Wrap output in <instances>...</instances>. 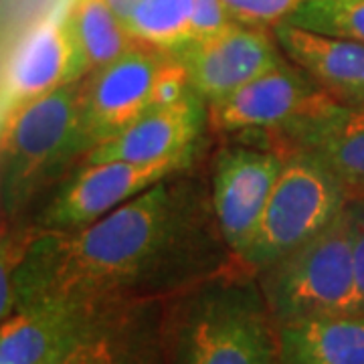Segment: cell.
<instances>
[{
  "label": "cell",
  "instance_id": "6da1fadb",
  "mask_svg": "<svg viewBox=\"0 0 364 364\" xmlns=\"http://www.w3.org/2000/svg\"><path fill=\"white\" fill-rule=\"evenodd\" d=\"M235 265L213 210L207 168L198 164L87 227H31L18 267L0 279V320L51 298L97 306L166 301Z\"/></svg>",
  "mask_w": 364,
  "mask_h": 364
},
{
  "label": "cell",
  "instance_id": "7a4b0ae2",
  "mask_svg": "<svg viewBox=\"0 0 364 364\" xmlns=\"http://www.w3.org/2000/svg\"><path fill=\"white\" fill-rule=\"evenodd\" d=\"M168 364H282L277 322L241 263L164 301Z\"/></svg>",
  "mask_w": 364,
  "mask_h": 364
},
{
  "label": "cell",
  "instance_id": "3957f363",
  "mask_svg": "<svg viewBox=\"0 0 364 364\" xmlns=\"http://www.w3.org/2000/svg\"><path fill=\"white\" fill-rule=\"evenodd\" d=\"M83 77L31 104L2 126L0 208L2 225H21L41 196L87 156L81 128Z\"/></svg>",
  "mask_w": 364,
  "mask_h": 364
},
{
  "label": "cell",
  "instance_id": "277c9868",
  "mask_svg": "<svg viewBox=\"0 0 364 364\" xmlns=\"http://www.w3.org/2000/svg\"><path fill=\"white\" fill-rule=\"evenodd\" d=\"M255 277L277 324L358 314L346 207L324 231Z\"/></svg>",
  "mask_w": 364,
  "mask_h": 364
},
{
  "label": "cell",
  "instance_id": "5b68a950",
  "mask_svg": "<svg viewBox=\"0 0 364 364\" xmlns=\"http://www.w3.org/2000/svg\"><path fill=\"white\" fill-rule=\"evenodd\" d=\"M348 198L346 188L316 160L287 154L255 235L239 263L251 273L269 267L324 231L344 210Z\"/></svg>",
  "mask_w": 364,
  "mask_h": 364
},
{
  "label": "cell",
  "instance_id": "8992f818",
  "mask_svg": "<svg viewBox=\"0 0 364 364\" xmlns=\"http://www.w3.org/2000/svg\"><path fill=\"white\" fill-rule=\"evenodd\" d=\"M205 150L164 162H95L79 164L51 193L43 196L28 217V225L39 231H73L100 221L112 210L142 195L156 182L176 172L200 164Z\"/></svg>",
  "mask_w": 364,
  "mask_h": 364
},
{
  "label": "cell",
  "instance_id": "52a82bcc",
  "mask_svg": "<svg viewBox=\"0 0 364 364\" xmlns=\"http://www.w3.org/2000/svg\"><path fill=\"white\" fill-rule=\"evenodd\" d=\"M237 138L272 148L284 158H312L346 188L348 196L364 195V107L336 104L322 91L286 124Z\"/></svg>",
  "mask_w": 364,
  "mask_h": 364
},
{
  "label": "cell",
  "instance_id": "ba28073f",
  "mask_svg": "<svg viewBox=\"0 0 364 364\" xmlns=\"http://www.w3.org/2000/svg\"><path fill=\"white\" fill-rule=\"evenodd\" d=\"M286 158L243 138H223L208 158L210 203L223 237L235 257L243 255L259 225Z\"/></svg>",
  "mask_w": 364,
  "mask_h": 364
},
{
  "label": "cell",
  "instance_id": "9c48e42d",
  "mask_svg": "<svg viewBox=\"0 0 364 364\" xmlns=\"http://www.w3.org/2000/svg\"><path fill=\"white\" fill-rule=\"evenodd\" d=\"M170 57L136 43L114 63L83 77L81 128L87 154L154 109V85Z\"/></svg>",
  "mask_w": 364,
  "mask_h": 364
},
{
  "label": "cell",
  "instance_id": "30bf717a",
  "mask_svg": "<svg viewBox=\"0 0 364 364\" xmlns=\"http://www.w3.org/2000/svg\"><path fill=\"white\" fill-rule=\"evenodd\" d=\"M174 57L186 69L191 87L207 104L227 97L286 61L273 31L241 25L193 39Z\"/></svg>",
  "mask_w": 364,
  "mask_h": 364
},
{
  "label": "cell",
  "instance_id": "8fae6325",
  "mask_svg": "<svg viewBox=\"0 0 364 364\" xmlns=\"http://www.w3.org/2000/svg\"><path fill=\"white\" fill-rule=\"evenodd\" d=\"M51 364H168L164 301L104 306Z\"/></svg>",
  "mask_w": 364,
  "mask_h": 364
},
{
  "label": "cell",
  "instance_id": "7c38bea8",
  "mask_svg": "<svg viewBox=\"0 0 364 364\" xmlns=\"http://www.w3.org/2000/svg\"><path fill=\"white\" fill-rule=\"evenodd\" d=\"M81 77L75 45L65 25V11L45 16L18 41L6 61L0 122H9L31 104Z\"/></svg>",
  "mask_w": 364,
  "mask_h": 364
},
{
  "label": "cell",
  "instance_id": "4fadbf2b",
  "mask_svg": "<svg viewBox=\"0 0 364 364\" xmlns=\"http://www.w3.org/2000/svg\"><path fill=\"white\" fill-rule=\"evenodd\" d=\"M322 91L286 57L284 63L208 105L210 136L273 130L301 114Z\"/></svg>",
  "mask_w": 364,
  "mask_h": 364
},
{
  "label": "cell",
  "instance_id": "5bb4252c",
  "mask_svg": "<svg viewBox=\"0 0 364 364\" xmlns=\"http://www.w3.org/2000/svg\"><path fill=\"white\" fill-rule=\"evenodd\" d=\"M208 136V105L191 90L181 102L150 109L130 128L117 134L95 150L81 164L95 162H164L205 150Z\"/></svg>",
  "mask_w": 364,
  "mask_h": 364
},
{
  "label": "cell",
  "instance_id": "9a60e30c",
  "mask_svg": "<svg viewBox=\"0 0 364 364\" xmlns=\"http://www.w3.org/2000/svg\"><path fill=\"white\" fill-rule=\"evenodd\" d=\"M102 308L63 298L39 299L18 308L2 320L0 364H51Z\"/></svg>",
  "mask_w": 364,
  "mask_h": 364
},
{
  "label": "cell",
  "instance_id": "2e32d148",
  "mask_svg": "<svg viewBox=\"0 0 364 364\" xmlns=\"http://www.w3.org/2000/svg\"><path fill=\"white\" fill-rule=\"evenodd\" d=\"M282 51L308 73L330 100L348 107H364V45L328 37L289 23L273 28Z\"/></svg>",
  "mask_w": 364,
  "mask_h": 364
},
{
  "label": "cell",
  "instance_id": "e0dca14e",
  "mask_svg": "<svg viewBox=\"0 0 364 364\" xmlns=\"http://www.w3.org/2000/svg\"><path fill=\"white\" fill-rule=\"evenodd\" d=\"M282 364H364V316H324L277 324Z\"/></svg>",
  "mask_w": 364,
  "mask_h": 364
},
{
  "label": "cell",
  "instance_id": "ac0fdd59",
  "mask_svg": "<svg viewBox=\"0 0 364 364\" xmlns=\"http://www.w3.org/2000/svg\"><path fill=\"white\" fill-rule=\"evenodd\" d=\"M65 25L83 77L114 63L136 45L105 0H73L65 11Z\"/></svg>",
  "mask_w": 364,
  "mask_h": 364
},
{
  "label": "cell",
  "instance_id": "d6986e66",
  "mask_svg": "<svg viewBox=\"0 0 364 364\" xmlns=\"http://www.w3.org/2000/svg\"><path fill=\"white\" fill-rule=\"evenodd\" d=\"M132 39L158 51L178 53L195 39L188 0H142L126 23Z\"/></svg>",
  "mask_w": 364,
  "mask_h": 364
},
{
  "label": "cell",
  "instance_id": "ffe728a7",
  "mask_svg": "<svg viewBox=\"0 0 364 364\" xmlns=\"http://www.w3.org/2000/svg\"><path fill=\"white\" fill-rule=\"evenodd\" d=\"M286 23L364 45V0H301Z\"/></svg>",
  "mask_w": 364,
  "mask_h": 364
},
{
  "label": "cell",
  "instance_id": "44dd1931",
  "mask_svg": "<svg viewBox=\"0 0 364 364\" xmlns=\"http://www.w3.org/2000/svg\"><path fill=\"white\" fill-rule=\"evenodd\" d=\"M301 0H223L233 25L273 31L296 13Z\"/></svg>",
  "mask_w": 364,
  "mask_h": 364
},
{
  "label": "cell",
  "instance_id": "7402d4cb",
  "mask_svg": "<svg viewBox=\"0 0 364 364\" xmlns=\"http://www.w3.org/2000/svg\"><path fill=\"white\" fill-rule=\"evenodd\" d=\"M346 217H348V229H350L352 259H354L356 294H358V314L364 316V195L348 198Z\"/></svg>",
  "mask_w": 364,
  "mask_h": 364
},
{
  "label": "cell",
  "instance_id": "603a6c76",
  "mask_svg": "<svg viewBox=\"0 0 364 364\" xmlns=\"http://www.w3.org/2000/svg\"><path fill=\"white\" fill-rule=\"evenodd\" d=\"M193 11L195 39L215 35L229 25H233L223 6V0H188Z\"/></svg>",
  "mask_w": 364,
  "mask_h": 364
},
{
  "label": "cell",
  "instance_id": "cb8c5ba5",
  "mask_svg": "<svg viewBox=\"0 0 364 364\" xmlns=\"http://www.w3.org/2000/svg\"><path fill=\"white\" fill-rule=\"evenodd\" d=\"M105 2L124 25L128 23L132 14L136 13V9L142 4V0H105Z\"/></svg>",
  "mask_w": 364,
  "mask_h": 364
}]
</instances>
